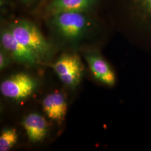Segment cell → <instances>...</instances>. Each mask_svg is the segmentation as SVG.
Instances as JSON below:
<instances>
[{"label": "cell", "mask_w": 151, "mask_h": 151, "mask_svg": "<svg viewBox=\"0 0 151 151\" xmlns=\"http://www.w3.org/2000/svg\"><path fill=\"white\" fill-rule=\"evenodd\" d=\"M47 25L60 47L78 48L85 40L101 35L103 23L93 14L83 12H62L47 16Z\"/></svg>", "instance_id": "cell-1"}, {"label": "cell", "mask_w": 151, "mask_h": 151, "mask_svg": "<svg viewBox=\"0 0 151 151\" xmlns=\"http://www.w3.org/2000/svg\"><path fill=\"white\" fill-rule=\"evenodd\" d=\"M120 20L130 42L151 53V0H118Z\"/></svg>", "instance_id": "cell-2"}, {"label": "cell", "mask_w": 151, "mask_h": 151, "mask_svg": "<svg viewBox=\"0 0 151 151\" xmlns=\"http://www.w3.org/2000/svg\"><path fill=\"white\" fill-rule=\"evenodd\" d=\"M15 37L32 52L40 60L48 61L53 55L54 48L39 27L32 22L19 19L7 25Z\"/></svg>", "instance_id": "cell-3"}, {"label": "cell", "mask_w": 151, "mask_h": 151, "mask_svg": "<svg viewBox=\"0 0 151 151\" xmlns=\"http://www.w3.org/2000/svg\"><path fill=\"white\" fill-rule=\"evenodd\" d=\"M52 67L65 86L75 88L81 82L83 65L79 55L75 53H65L57 60Z\"/></svg>", "instance_id": "cell-4"}, {"label": "cell", "mask_w": 151, "mask_h": 151, "mask_svg": "<svg viewBox=\"0 0 151 151\" xmlns=\"http://www.w3.org/2000/svg\"><path fill=\"white\" fill-rule=\"evenodd\" d=\"M37 87V81L34 78L25 73H19L2 82L0 91L5 97L20 100L30 96Z\"/></svg>", "instance_id": "cell-5"}, {"label": "cell", "mask_w": 151, "mask_h": 151, "mask_svg": "<svg viewBox=\"0 0 151 151\" xmlns=\"http://www.w3.org/2000/svg\"><path fill=\"white\" fill-rule=\"evenodd\" d=\"M83 54L94 78L105 86H114L117 80L116 73L99 50L88 49Z\"/></svg>", "instance_id": "cell-6"}, {"label": "cell", "mask_w": 151, "mask_h": 151, "mask_svg": "<svg viewBox=\"0 0 151 151\" xmlns=\"http://www.w3.org/2000/svg\"><path fill=\"white\" fill-rule=\"evenodd\" d=\"M0 42L1 47L19 63L32 66L40 61L35 54L15 37L7 25L1 29Z\"/></svg>", "instance_id": "cell-7"}, {"label": "cell", "mask_w": 151, "mask_h": 151, "mask_svg": "<svg viewBox=\"0 0 151 151\" xmlns=\"http://www.w3.org/2000/svg\"><path fill=\"white\" fill-rule=\"evenodd\" d=\"M103 0H50L45 7L47 16L62 12H83L93 14Z\"/></svg>", "instance_id": "cell-8"}, {"label": "cell", "mask_w": 151, "mask_h": 151, "mask_svg": "<svg viewBox=\"0 0 151 151\" xmlns=\"http://www.w3.org/2000/svg\"><path fill=\"white\" fill-rule=\"evenodd\" d=\"M44 111L50 118L57 122H61L67 111V103L61 93L54 92L47 95L43 101Z\"/></svg>", "instance_id": "cell-9"}, {"label": "cell", "mask_w": 151, "mask_h": 151, "mask_svg": "<svg viewBox=\"0 0 151 151\" xmlns=\"http://www.w3.org/2000/svg\"><path fill=\"white\" fill-rule=\"evenodd\" d=\"M28 139L32 143L43 140L47 133V123L45 118L40 114L28 115L22 121Z\"/></svg>", "instance_id": "cell-10"}, {"label": "cell", "mask_w": 151, "mask_h": 151, "mask_svg": "<svg viewBox=\"0 0 151 151\" xmlns=\"http://www.w3.org/2000/svg\"><path fill=\"white\" fill-rule=\"evenodd\" d=\"M18 139L16 129L6 128L2 130L0 135V151H8L15 145Z\"/></svg>", "instance_id": "cell-11"}, {"label": "cell", "mask_w": 151, "mask_h": 151, "mask_svg": "<svg viewBox=\"0 0 151 151\" xmlns=\"http://www.w3.org/2000/svg\"><path fill=\"white\" fill-rule=\"evenodd\" d=\"M11 55L5 49L1 47L0 49V70H3L10 65L11 62Z\"/></svg>", "instance_id": "cell-12"}, {"label": "cell", "mask_w": 151, "mask_h": 151, "mask_svg": "<svg viewBox=\"0 0 151 151\" xmlns=\"http://www.w3.org/2000/svg\"><path fill=\"white\" fill-rule=\"evenodd\" d=\"M20 1L24 5L29 6L32 5L34 2H35L37 0H20Z\"/></svg>", "instance_id": "cell-13"}]
</instances>
